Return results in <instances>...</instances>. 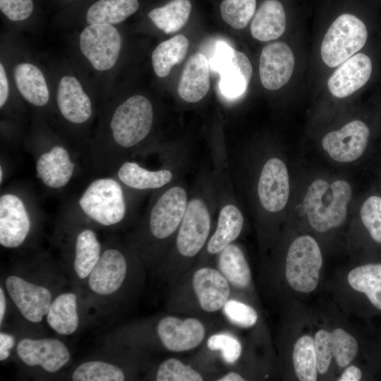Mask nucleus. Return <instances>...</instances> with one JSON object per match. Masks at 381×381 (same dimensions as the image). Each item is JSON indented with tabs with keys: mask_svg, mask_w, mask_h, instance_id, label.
Returning <instances> with one entry per match:
<instances>
[{
	"mask_svg": "<svg viewBox=\"0 0 381 381\" xmlns=\"http://www.w3.org/2000/svg\"><path fill=\"white\" fill-rule=\"evenodd\" d=\"M322 257L318 244L310 236L296 238L287 251L285 266L286 280L299 292L310 293L318 286Z\"/></svg>",
	"mask_w": 381,
	"mask_h": 381,
	"instance_id": "nucleus-8",
	"label": "nucleus"
},
{
	"mask_svg": "<svg viewBox=\"0 0 381 381\" xmlns=\"http://www.w3.org/2000/svg\"><path fill=\"white\" fill-rule=\"evenodd\" d=\"M351 198L348 182L337 180L331 184L322 179L314 181L303 199V210L311 226L325 232L341 226L347 215V205Z\"/></svg>",
	"mask_w": 381,
	"mask_h": 381,
	"instance_id": "nucleus-6",
	"label": "nucleus"
},
{
	"mask_svg": "<svg viewBox=\"0 0 381 381\" xmlns=\"http://www.w3.org/2000/svg\"><path fill=\"white\" fill-rule=\"evenodd\" d=\"M217 145L211 150V173L217 202V219L213 233L205 246L209 255H216L240 236L244 217L235 199L231 183L226 150Z\"/></svg>",
	"mask_w": 381,
	"mask_h": 381,
	"instance_id": "nucleus-4",
	"label": "nucleus"
},
{
	"mask_svg": "<svg viewBox=\"0 0 381 381\" xmlns=\"http://www.w3.org/2000/svg\"><path fill=\"white\" fill-rule=\"evenodd\" d=\"M218 381H244L243 377L236 372H229L219 379Z\"/></svg>",
	"mask_w": 381,
	"mask_h": 381,
	"instance_id": "nucleus-46",
	"label": "nucleus"
},
{
	"mask_svg": "<svg viewBox=\"0 0 381 381\" xmlns=\"http://www.w3.org/2000/svg\"><path fill=\"white\" fill-rule=\"evenodd\" d=\"M217 202L211 174H203L190 191L187 207L166 255L172 270V284L188 270L211 235Z\"/></svg>",
	"mask_w": 381,
	"mask_h": 381,
	"instance_id": "nucleus-2",
	"label": "nucleus"
},
{
	"mask_svg": "<svg viewBox=\"0 0 381 381\" xmlns=\"http://www.w3.org/2000/svg\"><path fill=\"white\" fill-rule=\"evenodd\" d=\"M47 320L59 334L73 333L78 325L76 296L72 293L62 294L51 303Z\"/></svg>",
	"mask_w": 381,
	"mask_h": 381,
	"instance_id": "nucleus-29",
	"label": "nucleus"
},
{
	"mask_svg": "<svg viewBox=\"0 0 381 381\" xmlns=\"http://www.w3.org/2000/svg\"><path fill=\"white\" fill-rule=\"evenodd\" d=\"M207 348L214 351H219L222 360L227 364H234L240 358L242 346L240 341L231 334L216 333L207 341Z\"/></svg>",
	"mask_w": 381,
	"mask_h": 381,
	"instance_id": "nucleus-39",
	"label": "nucleus"
},
{
	"mask_svg": "<svg viewBox=\"0 0 381 381\" xmlns=\"http://www.w3.org/2000/svg\"><path fill=\"white\" fill-rule=\"evenodd\" d=\"M368 32L364 23L356 16L344 13L328 28L320 46L323 62L336 67L351 58L365 45Z\"/></svg>",
	"mask_w": 381,
	"mask_h": 381,
	"instance_id": "nucleus-7",
	"label": "nucleus"
},
{
	"mask_svg": "<svg viewBox=\"0 0 381 381\" xmlns=\"http://www.w3.org/2000/svg\"><path fill=\"white\" fill-rule=\"evenodd\" d=\"M8 97V84L6 73L2 64H0V107L6 104Z\"/></svg>",
	"mask_w": 381,
	"mask_h": 381,
	"instance_id": "nucleus-44",
	"label": "nucleus"
},
{
	"mask_svg": "<svg viewBox=\"0 0 381 381\" xmlns=\"http://www.w3.org/2000/svg\"><path fill=\"white\" fill-rule=\"evenodd\" d=\"M286 22V13L282 3L277 0H265L253 16L250 32L259 41L273 40L283 35Z\"/></svg>",
	"mask_w": 381,
	"mask_h": 381,
	"instance_id": "nucleus-26",
	"label": "nucleus"
},
{
	"mask_svg": "<svg viewBox=\"0 0 381 381\" xmlns=\"http://www.w3.org/2000/svg\"><path fill=\"white\" fill-rule=\"evenodd\" d=\"M56 100L61 116L71 123H84L92 115L90 99L73 76H64L60 80Z\"/></svg>",
	"mask_w": 381,
	"mask_h": 381,
	"instance_id": "nucleus-24",
	"label": "nucleus"
},
{
	"mask_svg": "<svg viewBox=\"0 0 381 381\" xmlns=\"http://www.w3.org/2000/svg\"><path fill=\"white\" fill-rule=\"evenodd\" d=\"M1 12L10 20L21 21L30 17L33 11L32 0H0Z\"/></svg>",
	"mask_w": 381,
	"mask_h": 381,
	"instance_id": "nucleus-42",
	"label": "nucleus"
},
{
	"mask_svg": "<svg viewBox=\"0 0 381 381\" xmlns=\"http://www.w3.org/2000/svg\"><path fill=\"white\" fill-rule=\"evenodd\" d=\"M31 205L20 190L4 191L0 195V243L13 248L26 239L31 228Z\"/></svg>",
	"mask_w": 381,
	"mask_h": 381,
	"instance_id": "nucleus-10",
	"label": "nucleus"
},
{
	"mask_svg": "<svg viewBox=\"0 0 381 381\" xmlns=\"http://www.w3.org/2000/svg\"><path fill=\"white\" fill-rule=\"evenodd\" d=\"M191 285L200 308L205 312L222 310L229 299L230 284L217 269L207 266L198 267L192 275Z\"/></svg>",
	"mask_w": 381,
	"mask_h": 381,
	"instance_id": "nucleus-19",
	"label": "nucleus"
},
{
	"mask_svg": "<svg viewBox=\"0 0 381 381\" xmlns=\"http://www.w3.org/2000/svg\"><path fill=\"white\" fill-rule=\"evenodd\" d=\"M143 193L129 189L114 176L92 180L77 202V209L95 222L105 226L122 222L135 209Z\"/></svg>",
	"mask_w": 381,
	"mask_h": 381,
	"instance_id": "nucleus-5",
	"label": "nucleus"
},
{
	"mask_svg": "<svg viewBox=\"0 0 381 381\" xmlns=\"http://www.w3.org/2000/svg\"><path fill=\"white\" fill-rule=\"evenodd\" d=\"M125 375L116 365L102 361H89L82 363L74 371V381H122Z\"/></svg>",
	"mask_w": 381,
	"mask_h": 381,
	"instance_id": "nucleus-36",
	"label": "nucleus"
},
{
	"mask_svg": "<svg viewBox=\"0 0 381 381\" xmlns=\"http://www.w3.org/2000/svg\"><path fill=\"white\" fill-rule=\"evenodd\" d=\"M189 196L190 191L181 176L151 193L142 219L143 238L165 255L181 223Z\"/></svg>",
	"mask_w": 381,
	"mask_h": 381,
	"instance_id": "nucleus-3",
	"label": "nucleus"
},
{
	"mask_svg": "<svg viewBox=\"0 0 381 381\" xmlns=\"http://www.w3.org/2000/svg\"><path fill=\"white\" fill-rule=\"evenodd\" d=\"M189 41L183 35H177L161 42L152 53V64L155 74L160 78L167 76L171 68L185 58Z\"/></svg>",
	"mask_w": 381,
	"mask_h": 381,
	"instance_id": "nucleus-31",
	"label": "nucleus"
},
{
	"mask_svg": "<svg viewBox=\"0 0 381 381\" xmlns=\"http://www.w3.org/2000/svg\"><path fill=\"white\" fill-rule=\"evenodd\" d=\"M210 87V64L202 53L193 54L183 68L177 92L179 97L189 103L203 99Z\"/></svg>",
	"mask_w": 381,
	"mask_h": 381,
	"instance_id": "nucleus-25",
	"label": "nucleus"
},
{
	"mask_svg": "<svg viewBox=\"0 0 381 381\" xmlns=\"http://www.w3.org/2000/svg\"><path fill=\"white\" fill-rule=\"evenodd\" d=\"M17 352L28 365H40L50 373L59 370L70 358L66 346L54 339H24L18 343Z\"/></svg>",
	"mask_w": 381,
	"mask_h": 381,
	"instance_id": "nucleus-21",
	"label": "nucleus"
},
{
	"mask_svg": "<svg viewBox=\"0 0 381 381\" xmlns=\"http://www.w3.org/2000/svg\"><path fill=\"white\" fill-rule=\"evenodd\" d=\"M14 343L13 337L5 333H0V361H4L9 356V350L13 346Z\"/></svg>",
	"mask_w": 381,
	"mask_h": 381,
	"instance_id": "nucleus-43",
	"label": "nucleus"
},
{
	"mask_svg": "<svg viewBox=\"0 0 381 381\" xmlns=\"http://www.w3.org/2000/svg\"><path fill=\"white\" fill-rule=\"evenodd\" d=\"M256 0H224L220 5L222 19L232 28L246 27L255 13Z\"/></svg>",
	"mask_w": 381,
	"mask_h": 381,
	"instance_id": "nucleus-37",
	"label": "nucleus"
},
{
	"mask_svg": "<svg viewBox=\"0 0 381 381\" xmlns=\"http://www.w3.org/2000/svg\"><path fill=\"white\" fill-rule=\"evenodd\" d=\"M217 255V270L229 284L236 289H246L251 282V272L241 247L231 243Z\"/></svg>",
	"mask_w": 381,
	"mask_h": 381,
	"instance_id": "nucleus-28",
	"label": "nucleus"
},
{
	"mask_svg": "<svg viewBox=\"0 0 381 381\" xmlns=\"http://www.w3.org/2000/svg\"><path fill=\"white\" fill-rule=\"evenodd\" d=\"M157 332L166 349L183 352L192 350L202 343L205 337V327L196 318L181 319L169 315L160 320Z\"/></svg>",
	"mask_w": 381,
	"mask_h": 381,
	"instance_id": "nucleus-17",
	"label": "nucleus"
},
{
	"mask_svg": "<svg viewBox=\"0 0 381 381\" xmlns=\"http://www.w3.org/2000/svg\"><path fill=\"white\" fill-rule=\"evenodd\" d=\"M157 381H202V375L190 365L181 361L171 358L164 361L159 366Z\"/></svg>",
	"mask_w": 381,
	"mask_h": 381,
	"instance_id": "nucleus-38",
	"label": "nucleus"
},
{
	"mask_svg": "<svg viewBox=\"0 0 381 381\" xmlns=\"http://www.w3.org/2000/svg\"><path fill=\"white\" fill-rule=\"evenodd\" d=\"M318 372L325 373L332 357L340 367H346L356 356L358 346L356 339L341 328L332 332L320 329L315 334Z\"/></svg>",
	"mask_w": 381,
	"mask_h": 381,
	"instance_id": "nucleus-15",
	"label": "nucleus"
},
{
	"mask_svg": "<svg viewBox=\"0 0 381 381\" xmlns=\"http://www.w3.org/2000/svg\"><path fill=\"white\" fill-rule=\"evenodd\" d=\"M4 179V167H2V164H1V166H0V183L1 185H2Z\"/></svg>",
	"mask_w": 381,
	"mask_h": 381,
	"instance_id": "nucleus-48",
	"label": "nucleus"
},
{
	"mask_svg": "<svg viewBox=\"0 0 381 381\" xmlns=\"http://www.w3.org/2000/svg\"><path fill=\"white\" fill-rule=\"evenodd\" d=\"M372 73V62L363 53L356 54L340 64L327 82L331 94L339 98L348 97L362 87Z\"/></svg>",
	"mask_w": 381,
	"mask_h": 381,
	"instance_id": "nucleus-22",
	"label": "nucleus"
},
{
	"mask_svg": "<svg viewBox=\"0 0 381 381\" xmlns=\"http://www.w3.org/2000/svg\"><path fill=\"white\" fill-rule=\"evenodd\" d=\"M293 363L296 375L301 381L317 380V361L314 339L304 335L296 342L293 351Z\"/></svg>",
	"mask_w": 381,
	"mask_h": 381,
	"instance_id": "nucleus-35",
	"label": "nucleus"
},
{
	"mask_svg": "<svg viewBox=\"0 0 381 381\" xmlns=\"http://www.w3.org/2000/svg\"><path fill=\"white\" fill-rule=\"evenodd\" d=\"M6 286L13 301L28 320L39 322L48 313L51 294L45 287L35 285L17 276L8 277Z\"/></svg>",
	"mask_w": 381,
	"mask_h": 381,
	"instance_id": "nucleus-20",
	"label": "nucleus"
},
{
	"mask_svg": "<svg viewBox=\"0 0 381 381\" xmlns=\"http://www.w3.org/2000/svg\"><path fill=\"white\" fill-rule=\"evenodd\" d=\"M369 135L368 126L361 121L355 120L339 130L327 133L322 140V145L334 160L350 162L363 155Z\"/></svg>",
	"mask_w": 381,
	"mask_h": 381,
	"instance_id": "nucleus-16",
	"label": "nucleus"
},
{
	"mask_svg": "<svg viewBox=\"0 0 381 381\" xmlns=\"http://www.w3.org/2000/svg\"><path fill=\"white\" fill-rule=\"evenodd\" d=\"M30 150L35 159L36 176L45 186L58 190L68 184L76 168L71 150L56 143Z\"/></svg>",
	"mask_w": 381,
	"mask_h": 381,
	"instance_id": "nucleus-13",
	"label": "nucleus"
},
{
	"mask_svg": "<svg viewBox=\"0 0 381 381\" xmlns=\"http://www.w3.org/2000/svg\"><path fill=\"white\" fill-rule=\"evenodd\" d=\"M127 272L123 253L116 248L104 250L89 275L90 289L100 295L115 292L122 285Z\"/></svg>",
	"mask_w": 381,
	"mask_h": 381,
	"instance_id": "nucleus-23",
	"label": "nucleus"
},
{
	"mask_svg": "<svg viewBox=\"0 0 381 381\" xmlns=\"http://www.w3.org/2000/svg\"><path fill=\"white\" fill-rule=\"evenodd\" d=\"M362 373L361 370L354 366L351 365L348 367L344 373L341 374L340 377L338 379L339 381H358L361 380Z\"/></svg>",
	"mask_w": 381,
	"mask_h": 381,
	"instance_id": "nucleus-45",
	"label": "nucleus"
},
{
	"mask_svg": "<svg viewBox=\"0 0 381 381\" xmlns=\"http://www.w3.org/2000/svg\"><path fill=\"white\" fill-rule=\"evenodd\" d=\"M154 119L153 106L143 95H133L119 104L110 116L107 134L95 140L87 151L95 174L114 175L123 162L146 152Z\"/></svg>",
	"mask_w": 381,
	"mask_h": 381,
	"instance_id": "nucleus-1",
	"label": "nucleus"
},
{
	"mask_svg": "<svg viewBox=\"0 0 381 381\" xmlns=\"http://www.w3.org/2000/svg\"><path fill=\"white\" fill-rule=\"evenodd\" d=\"M138 7V0H99L88 8L86 19L90 25L116 24L133 14Z\"/></svg>",
	"mask_w": 381,
	"mask_h": 381,
	"instance_id": "nucleus-30",
	"label": "nucleus"
},
{
	"mask_svg": "<svg viewBox=\"0 0 381 381\" xmlns=\"http://www.w3.org/2000/svg\"><path fill=\"white\" fill-rule=\"evenodd\" d=\"M6 311V298L3 289H0V325H1Z\"/></svg>",
	"mask_w": 381,
	"mask_h": 381,
	"instance_id": "nucleus-47",
	"label": "nucleus"
},
{
	"mask_svg": "<svg viewBox=\"0 0 381 381\" xmlns=\"http://www.w3.org/2000/svg\"><path fill=\"white\" fill-rule=\"evenodd\" d=\"M180 165L167 162L158 169H149L135 161L123 162L114 173L119 181L129 189L145 193L162 188L179 176Z\"/></svg>",
	"mask_w": 381,
	"mask_h": 381,
	"instance_id": "nucleus-14",
	"label": "nucleus"
},
{
	"mask_svg": "<svg viewBox=\"0 0 381 381\" xmlns=\"http://www.w3.org/2000/svg\"><path fill=\"white\" fill-rule=\"evenodd\" d=\"M360 214L371 237L381 243V198L373 195L367 198L361 206Z\"/></svg>",
	"mask_w": 381,
	"mask_h": 381,
	"instance_id": "nucleus-41",
	"label": "nucleus"
},
{
	"mask_svg": "<svg viewBox=\"0 0 381 381\" xmlns=\"http://www.w3.org/2000/svg\"><path fill=\"white\" fill-rule=\"evenodd\" d=\"M222 310L226 319L239 327H251L255 325L258 318L253 308L232 298L226 301Z\"/></svg>",
	"mask_w": 381,
	"mask_h": 381,
	"instance_id": "nucleus-40",
	"label": "nucleus"
},
{
	"mask_svg": "<svg viewBox=\"0 0 381 381\" xmlns=\"http://www.w3.org/2000/svg\"><path fill=\"white\" fill-rule=\"evenodd\" d=\"M121 47V35L109 24L90 25L80 35V50L97 71H107L115 65Z\"/></svg>",
	"mask_w": 381,
	"mask_h": 381,
	"instance_id": "nucleus-11",
	"label": "nucleus"
},
{
	"mask_svg": "<svg viewBox=\"0 0 381 381\" xmlns=\"http://www.w3.org/2000/svg\"><path fill=\"white\" fill-rule=\"evenodd\" d=\"M295 64L294 54L284 42L268 44L262 50L259 61L260 81L267 90H277L290 80Z\"/></svg>",
	"mask_w": 381,
	"mask_h": 381,
	"instance_id": "nucleus-18",
	"label": "nucleus"
},
{
	"mask_svg": "<svg viewBox=\"0 0 381 381\" xmlns=\"http://www.w3.org/2000/svg\"><path fill=\"white\" fill-rule=\"evenodd\" d=\"M348 282L356 291L364 293L370 303L381 310V264H368L353 269Z\"/></svg>",
	"mask_w": 381,
	"mask_h": 381,
	"instance_id": "nucleus-33",
	"label": "nucleus"
},
{
	"mask_svg": "<svg viewBox=\"0 0 381 381\" xmlns=\"http://www.w3.org/2000/svg\"><path fill=\"white\" fill-rule=\"evenodd\" d=\"M255 190L259 206L265 212L277 213L285 207L290 186L287 168L282 159L272 157L264 162Z\"/></svg>",
	"mask_w": 381,
	"mask_h": 381,
	"instance_id": "nucleus-12",
	"label": "nucleus"
},
{
	"mask_svg": "<svg viewBox=\"0 0 381 381\" xmlns=\"http://www.w3.org/2000/svg\"><path fill=\"white\" fill-rule=\"evenodd\" d=\"M14 79L19 92L29 103L43 107L49 101V92L42 71L29 63H20L14 69Z\"/></svg>",
	"mask_w": 381,
	"mask_h": 381,
	"instance_id": "nucleus-27",
	"label": "nucleus"
},
{
	"mask_svg": "<svg viewBox=\"0 0 381 381\" xmlns=\"http://www.w3.org/2000/svg\"><path fill=\"white\" fill-rule=\"evenodd\" d=\"M101 256V246L95 233L82 230L76 236L74 269L80 279L89 277Z\"/></svg>",
	"mask_w": 381,
	"mask_h": 381,
	"instance_id": "nucleus-32",
	"label": "nucleus"
},
{
	"mask_svg": "<svg viewBox=\"0 0 381 381\" xmlns=\"http://www.w3.org/2000/svg\"><path fill=\"white\" fill-rule=\"evenodd\" d=\"M191 11L189 0H172L166 5L154 8L148 17L165 33L175 32L183 28Z\"/></svg>",
	"mask_w": 381,
	"mask_h": 381,
	"instance_id": "nucleus-34",
	"label": "nucleus"
},
{
	"mask_svg": "<svg viewBox=\"0 0 381 381\" xmlns=\"http://www.w3.org/2000/svg\"><path fill=\"white\" fill-rule=\"evenodd\" d=\"M209 64L210 68L219 75V87L223 96L236 99L245 93L253 73L250 61L245 54L224 41H219Z\"/></svg>",
	"mask_w": 381,
	"mask_h": 381,
	"instance_id": "nucleus-9",
	"label": "nucleus"
}]
</instances>
